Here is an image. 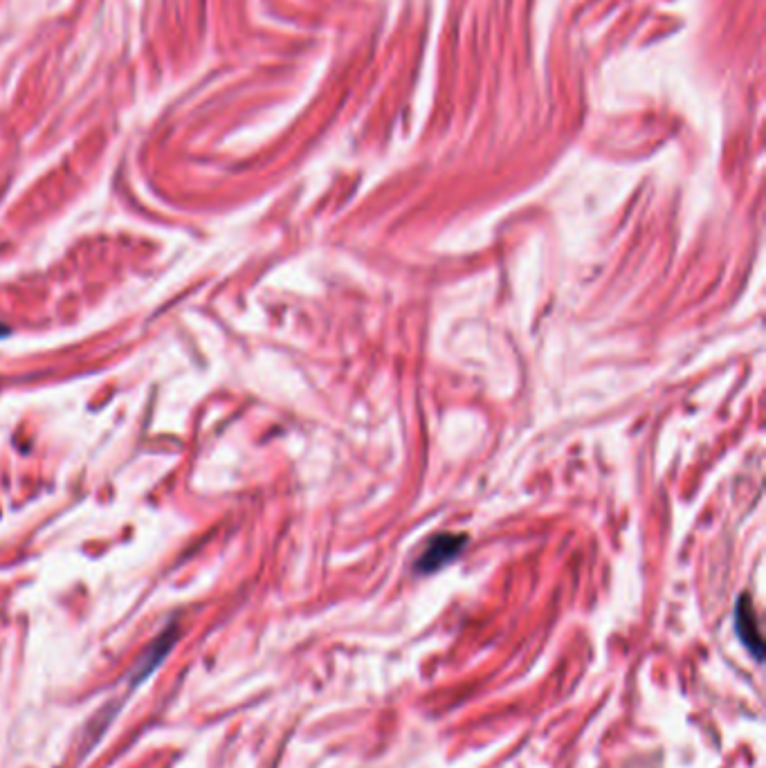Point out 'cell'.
Instances as JSON below:
<instances>
[{"mask_svg":"<svg viewBox=\"0 0 766 768\" xmlns=\"http://www.w3.org/2000/svg\"><path fill=\"white\" fill-rule=\"evenodd\" d=\"M7 335H9V326L0 322V340H3V337H7Z\"/></svg>","mask_w":766,"mask_h":768,"instance_id":"3957f363","label":"cell"},{"mask_svg":"<svg viewBox=\"0 0 766 768\" xmlns=\"http://www.w3.org/2000/svg\"><path fill=\"white\" fill-rule=\"evenodd\" d=\"M735 632L740 636L744 647L755 656V661H762L764 658V640L760 634V625H758V614H755L751 596H742L737 600L735 607Z\"/></svg>","mask_w":766,"mask_h":768,"instance_id":"7a4b0ae2","label":"cell"},{"mask_svg":"<svg viewBox=\"0 0 766 768\" xmlns=\"http://www.w3.org/2000/svg\"><path fill=\"white\" fill-rule=\"evenodd\" d=\"M465 539L463 535H436L430 542L425 544L423 553L418 555L416 560V571L418 573H434L439 571L441 566L450 564L452 560H457L461 551L465 548Z\"/></svg>","mask_w":766,"mask_h":768,"instance_id":"6da1fadb","label":"cell"}]
</instances>
